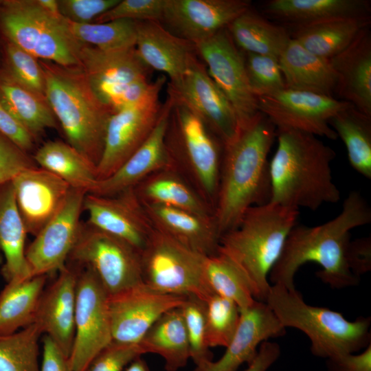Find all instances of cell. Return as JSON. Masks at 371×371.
<instances>
[{
	"instance_id": "1",
	"label": "cell",
	"mask_w": 371,
	"mask_h": 371,
	"mask_svg": "<svg viewBox=\"0 0 371 371\" xmlns=\"http://www.w3.org/2000/svg\"><path fill=\"white\" fill-rule=\"evenodd\" d=\"M371 222V209L358 191H351L345 199L340 213L317 226L297 225L292 228L282 254L272 268L269 279L295 290L294 276L301 266L315 262L321 267L316 276L335 289L356 286L360 278L352 273L346 258L350 232Z\"/></svg>"
},
{
	"instance_id": "2",
	"label": "cell",
	"mask_w": 371,
	"mask_h": 371,
	"mask_svg": "<svg viewBox=\"0 0 371 371\" xmlns=\"http://www.w3.org/2000/svg\"><path fill=\"white\" fill-rule=\"evenodd\" d=\"M276 128L261 112L223 144L214 217L223 235L237 227L246 210L269 202L268 155Z\"/></svg>"
},
{
	"instance_id": "3",
	"label": "cell",
	"mask_w": 371,
	"mask_h": 371,
	"mask_svg": "<svg viewBox=\"0 0 371 371\" xmlns=\"http://www.w3.org/2000/svg\"><path fill=\"white\" fill-rule=\"evenodd\" d=\"M276 153L269 161V202L314 211L335 203L340 191L333 181L335 150L317 136L295 130H277Z\"/></svg>"
},
{
	"instance_id": "4",
	"label": "cell",
	"mask_w": 371,
	"mask_h": 371,
	"mask_svg": "<svg viewBox=\"0 0 371 371\" xmlns=\"http://www.w3.org/2000/svg\"><path fill=\"white\" fill-rule=\"evenodd\" d=\"M300 210L268 202L248 208L234 229L221 235L218 250L245 275L254 299L266 302L269 275L279 259Z\"/></svg>"
},
{
	"instance_id": "5",
	"label": "cell",
	"mask_w": 371,
	"mask_h": 371,
	"mask_svg": "<svg viewBox=\"0 0 371 371\" xmlns=\"http://www.w3.org/2000/svg\"><path fill=\"white\" fill-rule=\"evenodd\" d=\"M39 63L45 76L47 101L68 143L97 166L111 113L95 95L80 66Z\"/></svg>"
},
{
	"instance_id": "6",
	"label": "cell",
	"mask_w": 371,
	"mask_h": 371,
	"mask_svg": "<svg viewBox=\"0 0 371 371\" xmlns=\"http://www.w3.org/2000/svg\"><path fill=\"white\" fill-rule=\"evenodd\" d=\"M265 302L285 328H297L309 338L315 357L355 353L371 344L370 317L349 321L339 312L306 304L296 289L280 284L271 285Z\"/></svg>"
},
{
	"instance_id": "7",
	"label": "cell",
	"mask_w": 371,
	"mask_h": 371,
	"mask_svg": "<svg viewBox=\"0 0 371 371\" xmlns=\"http://www.w3.org/2000/svg\"><path fill=\"white\" fill-rule=\"evenodd\" d=\"M170 98L165 136L168 152L175 168L214 211L223 144L189 108Z\"/></svg>"
},
{
	"instance_id": "8",
	"label": "cell",
	"mask_w": 371,
	"mask_h": 371,
	"mask_svg": "<svg viewBox=\"0 0 371 371\" xmlns=\"http://www.w3.org/2000/svg\"><path fill=\"white\" fill-rule=\"evenodd\" d=\"M0 34L37 59L80 66L83 44L71 36L63 16H53L37 0H0Z\"/></svg>"
},
{
	"instance_id": "9",
	"label": "cell",
	"mask_w": 371,
	"mask_h": 371,
	"mask_svg": "<svg viewBox=\"0 0 371 371\" xmlns=\"http://www.w3.org/2000/svg\"><path fill=\"white\" fill-rule=\"evenodd\" d=\"M142 282L164 294L194 295L206 302L213 294L205 276L207 256L153 228L140 252Z\"/></svg>"
},
{
	"instance_id": "10",
	"label": "cell",
	"mask_w": 371,
	"mask_h": 371,
	"mask_svg": "<svg viewBox=\"0 0 371 371\" xmlns=\"http://www.w3.org/2000/svg\"><path fill=\"white\" fill-rule=\"evenodd\" d=\"M67 262L92 270L109 295L143 282L140 251L87 222H82Z\"/></svg>"
},
{
	"instance_id": "11",
	"label": "cell",
	"mask_w": 371,
	"mask_h": 371,
	"mask_svg": "<svg viewBox=\"0 0 371 371\" xmlns=\"http://www.w3.org/2000/svg\"><path fill=\"white\" fill-rule=\"evenodd\" d=\"M108 297L93 271L79 267L75 335L69 357L71 371H85L91 360L112 341Z\"/></svg>"
},
{
	"instance_id": "12",
	"label": "cell",
	"mask_w": 371,
	"mask_h": 371,
	"mask_svg": "<svg viewBox=\"0 0 371 371\" xmlns=\"http://www.w3.org/2000/svg\"><path fill=\"white\" fill-rule=\"evenodd\" d=\"M194 45L209 75L232 106L239 128L249 124L260 113L258 102L249 85L244 55L227 28Z\"/></svg>"
},
{
	"instance_id": "13",
	"label": "cell",
	"mask_w": 371,
	"mask_h": 371,
	"mask_svg": "<svg viewBox=\"0 0 371 371\" xmlns=\"http://www.w3.org/2000/svg\"><path fill=\"white\" fill-rule=\"evenodd\" d=\"M260 112L277 130H295L335 140L330 119L350 103L333 97L284 88L258 98Z\"/></svg>"
},
{
	"instance_id": "14",
	"label": "cell",
	"mask_w": 371,
	"mask_h": 371,
	"mask_svg": "<svg viewBox=\"0 0 371 371\" xmlns=\"http://www.w3.org/2000/svg\"><path fill=\"white\" fill-rule=\"evenodd\" d=\"M167 91L168 95L195 113L223 144L237 134L239 130L237 115L198 55L179 81L168 83Z\"/></svg>"
},
{
	"instance_id": "15",
	"label": "cell",
	"mask_w": 371,
	"mask_h": 371,
	"mask_svg": "<svg viewBox=\"0 0 371 371\" xmlns=\"http://www.w3.org/2000/svg\"><path fill=\"white\" fill-rule=\"evenodd\" d=\"M86 194L84 190L71 188L60 210L26 247L25 258L31 278L49 276L66 265L79 236Z\"/></svg>"
},
{
	"instance_id": "16",
	"label": "cell",
	"mask_w": 371,
	"mask_h": 371,
	"mask_svg": "<svg viewBox=\"0 0 371 371\" xmlns=\"http://www.w3.org/2000/svg\"><path fill=\"white\" fill-rule=\"evenodd\" d=\"M186 296L157 292L141 282L108 297L112 341L139 344L166 311L180 307Z\"/></svg>"
},
{
	"instance_id": "17",
	"label": "cell",
	"mask_w": 371,
	"mask_h": 371,
	"mask_svg": "<svg viewBox=\"0 0 371 371\" xmlns=\"http://www.w3.org/2000/svg\"><path fill=\"white\" fill-rule=\"evenodd\" d=\"M159 95L113 113L96 166L98 181L113 175L146 140L159 118Z\"/></svg>"
},
{
	"instance_id": "18",
	"label": "cell",
	"mask_w": 371,
	"mask_h": 371,
	"mask_svg": "<svg viewBox=\"0 0 371 371\" xmlns=\"http://www.w3.org/2000/svg\"><path fill=\"white\" fill-rule=\"evenodd\" d=\"M250 8L248 0H165L161 23L196 45L227 28Z\"/></svg>"
},
{
	"instance_id": "19",
	"label": "cell",
	"mask_w": 371,
	"mask_h": 371,
	"mask_svg": "<svg viewBox=\"0 0 371 371\" xmlns=\"http://www.w3.org/2000/svg\"><path fill=\"white\" fill-rule=\"evenodd\" d=\"M83 211L87 213L89 224L127 242L140 252L154 228L134 188L112 196L87 193Z\"/></svg>"
},
{
	"instance_id": "20",
	"label": "cell",
	"mask_w": 371,
	"mask_h": 371,
	"mask_svg": "<svg viewBox=\"0 0 371 371\" xmlns=\"http://www.w3.org/2000/svg\"><path fill=\"white\" fill-rule=\"evenodd\" d=\"M16 207L27 234L35 236L58 213L71 188L52 172L34 167L12 181Z\"/></svg>"
},
{
	"instance_id": "21",
	"label": "cell",
	"mask_w": 371,
	"mask_h": 371,
	"mask_svg": "<svg viewBox=\"0 0 371 371\" xmlns=\"http://www.w3.org/2000/svg\"><path fill=\"white\" fill-rule=\"evenodd\" d=\"M172 104V98L168 95L161 106L156 125L146 140L113 175L97 181L89 193L101 196L115 195L134 188L153 173L175 168L165 142Z\"/></svg>"
},
{
	"instance_id": "22",
	"label": "cell",
	"mask_w": 371,
	"mask_h": 371,
	"mask_svg": "<svg viewBox=\"0 0 371 371\" xmlns=\"http://www.w3.org/2000/svg\"><path fill=\"white\" fill-rule=\"evenodd\" d=\"M79 267L67 262L41 297L35 324L69 358L75 335L76 285Z\"/></svg>"
},
{
	"instance_id": "23",
	"label": "cell",
	"mask_w": 371,
	"mask_h": 371,
	"mask_svg": "<svg viewBox=\"0 0 371 371\" xmlns=\"http://www.w3.org/2000/svg\"><path fill=\"white\" fill-rule=\"evenodd\" d=\"M285 329L266 302L256 300L240 311L237 330L222 357L196 366L194 371H237L253 361L262 342L283 335Z\"/></svg>"
},
{
	"instance_id": "24",
	"label": "cell",
	"mask_w": 371,
	"mask_h": 371,
	"mask_svg": "<svg viewBox=\"0 0 371 371\" xmlns=\"http://www.w3.org/2000/svg\"><path fill=\"white\" fill-rule=\"evenodd\" d=\"M135 47L144 64L168 76L170 83L183 78L198 55L193 43L155 21H137Z\"/></svg>"
},
{
	"instance_id": "25",
	"label": "cell",
	"mask_w": 371,
	"mask_h": 371,
	"mask_svg": "<svg viewBox=\"0 0 371 371\" xmlns=\"http://www.w3.org/2000/svg\"><path fill=\"white\" fill-rule=\"evenodd\" d=\"M337 75L334 97L371 117V32L362 28L350 44L330 58Z\"/></svg>"
},
{
	"instance_id": "26",
	"label": "cell",
	"mask_w": 371,
	"mask_h": 371,
	"mask_svg": "<svg viewBox=\"0 0 371 371\" xmlns=\"http://www.w3.org/2000/svg\"><path fill=\"white\" fill-rule=\"evenodd\" d=\"M80 67L97 98L116 86L148 80L152 71L139 58L135 47L106 51L83 44Z\"/></svg>"
},
{
	"instance_id": "27",
	"label": "cell",
	"mask_w": 371,
	"mask_h": 371,
	"mask_svg": "<svg viewBox=\"0 0 371 371\" xmlns=\"http://www.w3.org/2000/svg\"><path fill=\"white\" fill-rule=\"evenodd\" d=\"M142 204L154 228L204 256L217 253L221 234L214 216L164 205Z\"/></svg>"
},
{
	"instance_id": "28",
	"label": "cell",
	"mask_w": 371,
	"mask_h": 371,
	"mask_svg": "<svg viewBox=\"0 0 371 371\" xmlns=\"http://www.w3.org/2000/svg\"><path fill=\"white\" fill-rule=\"evenodd\" d=\"M262 10L267 17L289 26L335 19H370L368 0H270Z\"/></svg>"
},
{
	"instance_id": "29",
	"label": "cell",
	"mask_w": 371,
	"mask_h": 371,
	"mask_svg": "<svg viewBox=\"0 0 371 371\" xmlns=\"http://www.w3.org/2000/svg\"><path fill=\"white\" fill-rule=\"evenodd\" d=\"M278 60L286 88L335 98L337 75L329 59L312 54L291 38Z\"/></svg>"
},
{
	"instance_id": "30",
	"label": "cell",
	"mask_w": 371,
	"mask_h": 371,
	"mask_svg": "<svg viewBox=\"0 0 371 371\" xmlns=\"http://www.w3.org/2000/svg\"><path fill=\"white\" fill-rule=\"evenodd\" d=\"M27 232L18 211L12 181L0 186V252L4 263L1 274L9 282L30 278L25 258Z\"/></svg>"
},
{
	"instance_id": "31",
	"label": "cell",
	"mask_w": 371,
	"mask_h": 371,
	"mask_svg": "<svg viewBox=\"0 0 371 371\" xmlns=\"http://www.w3.org/2000/svg\"><path fill=\"white\" fill-rule=\"evenodd\" d=\"M134 189L142 203L164 205L203 216H214L212 207L175 168L153 173Z\"/></svg>"
},
{
	"instance_id": "32",
	"label": "cell",
	"mask_w": 371,
	"mask_h": 371,
	"mask_svg": "<svg viewBox=\"0 0 371 371\" xmlns=\"http://www.w3.org/2000/svg\"><path fill=\"white\" fill-rule=\"evenodd\" d=\"M370 19L342 18L290 26L291 38L313 54L330 59L346 48Z\"/></svg>"
},
{
	"instance_id": "33",
	"label": "cell",
	"mask_w": 371,
	"mask_h": 371,
	"mask_svg": "<svg viewBox=\"0 0 371 371\" xmlns=\"http://www.w3.org/2000/svg\"><path fill=\"white\" fill-rule=\"evenodd\" d=\"M139 345L144 353L160 355L166 371H178L190 359V346L180 307L164 313L147 330Z\"/></svg>"
},
{
	"instance_id": "34",
	"label": "cell",
	"mask_w": 371,
	"mask_h": 371,
	"mask_svg": "<svg viewBox=\"0 0 371 371\" xmlns=\"http://www.w3.org/2000/svg\"><path fill=\"white\" fill-rule=\"evenodd\" d=\"M0 102L35 138L47 128L57 127L47 99L19 83L2 67Z\"/></svg>"
},
{
	"instance_id": "35",
	"label": "cell",
	"mask_w": 371,
	"mask_h": 371,
	"mask_svg": "<svg viewBox=\"0 0 371 371\" xmlns=\"http://www.w3.org/2000/svg\"><path fill=\"white\" fill-rule=\"evenodd\" d=\"M227 30L237 47L245 53L276 58L291 39L285 26L270 21L251 8L236 18Z\"/></svg>"
},
{
	"instance_id": "36",
	"label": "cell",
	"mask_w": 371,
	"mask_h": 371,
	"mask_svg": "<svg viewBox=\"0 0 371 371\" xmlns=\"http://www.w3.org/2000/svg\"><path fill=\"white\" fill-rule=\"evenodd\" d=\"M33 159L73 189L89 193L98 181L96 166L69 143L47 142L36 150Z\"/></svg>"
},
{
	"instance_id": "37",
	"label": "cell",
	"mask_w": 371,
	"mask_h": 371,
	"mask_svg": "<svg viewBox=\"0 0 371 371\" xmlns=\"http://www.w3.org/2000/svg\"><path fill=\"white\" fill-rule=\"evenodd\" d=\"M48 275L9 282L0 293V335L14 333L34 324Z\"/></svg>"
},
{
	"instance_id": "38",
	"label": "cell",
	"mask_w": 371,
	"mask_h": 371,
	"mask_svg": "<svg viewBox=\"0 0 371 371\" xmlns=\"http://www.w3.org/2000/svg\"><path fill=\"white\" fill-rule=\"evenodd\" d=\"M329 125L343 141L352 168L370 179L371 117L350 104L335 113Z\"/></svg>"
},
{
	"instance_id": "39",
	"label": "cell",
	"mask_w": 371,
	"mask_h": 371,
	"mask_svg": "<svg viewBox=\"0 0 371 371\" xmlns=\"http://www.w3.org/2000/svg\"><path fill=\"white\" fill-rule=\"evenodd\" d=\"M204 270L212 292L235 302L240 311L256 301L245 275L226 254L218 249L215 254L206 256Z\"/></svg>"
},
{
	"instance_id": "40",
	"label": "cell",
	"mask_w": 371,
	"mask_h": 371,
	"mask_svg": "<svg viewBox=\"0 0 371 371\" xmlns=\"http://www.w3.org/2000/svg\"><path fill=\"white\" fill-rule=\"evenodd\" d=\"M64 22L71 36L82 44L106 51L135 45L137 21L118 19L101 23H77L64 18Z\"/></svg>"
},
{
	"instance_id": "41",
	"label": "cell",
	"mask_w": 371,
	"mask_h": 371,
	"mask_svg": "<svg viewBox=\"0 0 371 371\" xmlns=\"http://www.w3.org/2000/svg\"><path fill=\"white\" fill-rule=\"evenodd\" d=\"M41 335L34 323L14 333L0 335V371H40Z\"/></svg>"
},
{
	"instance_id": "42",
	"label": "cell",
	"mask_w": 371,
	"mask_h": 371,
	"mask_svg": "<svg viewBox=\"0 0 371 371\" xmlns=\"http://www.w3.org/2000/svg\"><path fill=\"white\" fill-rule=\"evenodd\" d=\"M240 310L229 299L213 294L206 301L205 330L208 346L227 347L237 330Z\"/></svg>"
},
{
	"instance_id": "43",
	"label": "cell",
	"mask_w": 371,
	"mask_h": 371,
	"mask_svg": "<svg viewBox=\"0 0 371 371\" xmlns=\"http://www.w3.org/2000/svg\"><path fill=\"white\" fill-rule=\"evenodd\" d=\"M1 41L2 67L19 83L46 98L45 76L37 58L3 38Z\"/></svg>"
},
{
	"instance_id": "44",
	"label": "cell",
	"mask_w": 371,
	"mask_h": 371,
	"mask_svg": "<svg viewBox=\"0 0 371 371\" xmlns=\"http://www.w3.org/2000/svg\"><path fill=\"white\" fill-rule=\"evenodd\" d=\"M190 346V359L196 366L212 361L206 339V302L194 295L186 297L180 306Z\"/></svg>"
},
{
	"instance_id": "45",
	"label": "cell",
	"mask_w": 371,
	"mask_h": 371,
	"mask_svg": "<svg viewBox=\"0 0 371 371\" xmlns=\"http://www.w3.org/2000/svg\"><path fill=\"white\" fill-rule=\"evenodd\" d=\"M244 59L249 85L257 99L286 88L278 58L245 53Z\"/></svg>"
},
{
	"instance_id": "46",
	"label": "cell",
	"mask_w": 371,
	"mask_h": 371,
	"mask_svg": "<svg viewBox=\"0 0 371 371\" xmlns=\"http://www.w3.org/2000/svg\"><path fill=\"white\" fill-rule=\"evenodd\" d=\"M164 5L165 0H120L93 23H101L118 19L161 22Z\"/></svg>"
},
{
	"instance_id": "47",
	"label": "cell",
	"mask_w": 371,
	"mask_h": 371,
	"mask_svg": "<svg viewBox=\"0 0 371 371\" xmlns=\"http://www.w3.org/2000/svg\"><path fill=\"white\" fill-rule=\"evenodd\" d=\"M144 354L139 344L112 341L91 360L85 371H124L133 360Z\"/></svg>"
},
{
	"instance_id": "48",
	"label": "cell",
	"mask_w": 371,
	"mask_h": 371,
	"mask_svg": "<svg viewBox=\"0 0 371 371\" xmlns=\"http://www.w3.org/2000/svg\"><path fill=\"white\" fill-rule=\"evenodd\" d=\"M36 166L27 153L0 133V186L12 181L23 170Z\"/></svg>"
},
{
	"instance_id": "49",
	"label": "cell",
	"mask_w": 371,
	"mask_h": 371,
	"mask_svg": "<svg viewBox=\"0 0 371 371\" xmlns=\"http://www.w3.org/2000/svg\"><path fill=\"white\" fill-rule=\"evenodd\" d=\"M120 0H59V10L65 19L77 23H91Z\"/></svg>"
},
{
	"instance_id": "50",
	"label": "cell",
	"mask_w": 371,
	"mask_h": 371,
	"mask_svg": "<svg viewBox=\"0 0 371 371\" xmlns=\"http://www.w3.org/2000/svg\"><path fill=\"white\" fill-rule=\"evenodd\" d=\"M346 258L349 269L354 275L360 276L371 269L370 236L349 240L346 249Z\"/></svg>"
},
{
	"instance_id": "51",
	"label": "cell",
	"mask_w": 371,
	"mask_h": 371,
	"mask_svg": "<svg viewBox=\"0 0 371 371\" xmlns=\"http://www.w3.org/2000/svg\"><path fill=\"white\" fill-rule=\"evenodd\" d=\"M0 133L5 136L23 151L32 149L36 138L0 102Z\"/></svg>"
},
{
	"instance_id": "52",
	"label": "cell",
	"mask_w": 371,
	"mask_h": 371,
	"mask_svg": "<svg viewBox=\"0 0 371 371\" xmlns=\"http://www.w3.org/2000/svg\"><path fill=\"white\" fill-rule=\"evenodd\" d=\"M326 359L327 371H371V344L358 354L346 353Z\"/></svg>"
},
{
	"instance_id": "53",
	"label": "cell",
	"mask_w": 371,
	"mask_h": 371,
	"mask_svg": "<svg viewBox=\"0 0 371 371\" xmlns=\"http://www.w3.org/2000/svg\"><path fill=\"white\" fill-rule=\"evenodd\" d=\"M43 358L40 371H71L69 358L47 335L43 338Z\"/></svg>"
},
{
	"instance_id": "54",
	"label": "cell",
	"mask_w": 371,
	"mask_h": 371,
	"mask_svg": "<svg viewBox=\"0 0 371 371\" xmlns=\"http://www.w3.org/2000/svg\"><path fill=\"white\" fill-rule=\"evenodd\" d=\"M281 350L276 342L265 341L260 344L253 361L245 371H267L278 359Z\"/></svg>"
},
{
	"instance_id": "55",
	"label": "cell",
	"mask_w": 371,
	"mask_h": 371,
	"mask_svg": "<svg viewBox=\"0 0 371 371\" xmlns=\"http://www.w3.org/2000/svg\"><path fill=\"white\" fill-rule=\"evenodd\" d=\"M38 3L49 14L56 18H61L57 0H37Z\"/></svg>"
},
{
	"instance_id": "56",
	"label": "cell",
	"mask_w": 371,
	"mask_h": 371,
	"mask_svg": "<svg viewBox=\"0 0 371 371\" xmlns=\"http://www.w3.org/2000/svg\"><path fill=\"white\" fill-rule=\"evenodd\" d=\"M124 371H151L146 361L139 356L133 360Z\"/></svg>"
},
{
	"instance_id": "57",
	"label": "cell",
	"mask_w": 371,
	"mask_h": 371,
	"mask_svg": "<svg viewBox=\"0 0 371 371\" xmlns=\"http://www.w3.org/2000/svg\"><path fill=\"white\" fill-rule=\"evenodd\" d=\"M2 61H3V49H2V41L1 38L0 40V68L2 67Z\"/></svg>"
},
{
	"instance_id": "58",
	"label": "cell",
	"mask_w": 371,
	"mask_h": 371,
	"mask_svg": "<svg viewBox=\"0 0 371 371\" xmlns=\"http://www.w3.org/2000/svg\"><path fill=\"white\" fill-rule=\"evenodd\" d=\"M2 262V258L0 256V264Z\"/></svg>"
}]
</instances>
